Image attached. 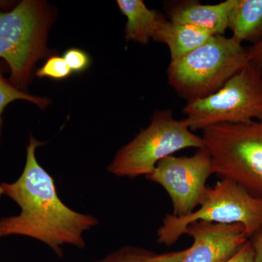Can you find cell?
<instances>
[{"label":"cell","instance_id":"10","mask_svg":"<svg viewBox=\"0 0 262 262\" xmlns=\"http://www.w3.org/2000/svg\"><path fill=\"white\" fill-rule=\"evenodd\" d=\"M236 0H226L215 5H203L198 1H181L168 7L169 20L211 33L224 35L228 29L229 15Z\"/></svg>","mask_w":262,"mask_h":262},{"label":"cell","instance_id":"7","mask_svg":"<svg viewBox=\"0 0 262 262\" xmlns=\"http://www.w3.org/2000/svg\"><path fill=\"white\" fill-rule=\"evenodd\" d=\"M184 121L192 131L262 119V76L251 63L215 94L188 102Z\"/></svg>","mask_w":262,"mask_h":262},{"label":"cell","instance_id":"11","mask_svg":"<svg viewBox=\"0 0 262 262\" xmlns=\"http://www.w3.org/2000/svg\"><path fill=\"white\" fill-rule=\"evenodd\" d=\"M213 36L203 29L173 23L164 17L153 39L166 45L171 61H175L203 46Z\"/></svg>","mask_w":262,"mask_h":262},{"label":"cell","instance_id":"15","mask_svg":"<svg viewBox=\"0 0 262 262\" xmlns=\"http://www.w3.org/2000/svg\"><path fill=\"white\" fill-rule=\"evenodd\" d=\"M16 100H25L34 103L38 107L44 110L51 103V100L47 98L33 96L28 93L23 92L12 83L9 79L3 75V69L0 67V146H1L2 129H3V114L5 108L9 103Z\"/></svg>","mask_w":262,"mask_h":262},{"label":"cell","instance_id":"2","mask_svg":"<svg viewBox=\"0 0 262 262\" xmlns=\"http://www.w3.org/2000/svg\"><path fill=\"white\" fill-rule=\"evenodd\" d=\"M54 17L51 5L41 0H23L0 11V58L9 67V80L23 92L37 62L52 54L47 41Z\"/></svg>","mask_w":262,"mask_h":262},{"label":"cell","instance_id":"8","mask_svg":"<svg viewBox=\"0 0 262 262\" xmlns=\"http://www.w3.org/2000/svg\"><path fill=\"white\" fill-rule=\"evenodd\" d=\"M212 172L211 156L206 147L191 157L164 158L146 178L164 188L172 202L173 214L184 217L199 206Z\"/></svg>","mask_w":262,"mask_h":262},{"label":"cell","instance_id":"17","mask_svg":"<svg viewBox=\"0 0 262 262\" xmlns=\"http://www.w3.org/2000/svg\"><path fill=\"white\" fill-rule=\"evenodd\" d=\"M63 58L72 72H82L87 70L91 63L90 57L85 52L78 48H71L65 52Z\"/></svg>","mask_w":262,"mask_h":262},{"label":"cell","instance_id":"4","mask_svg":"<svg viewBox=\"0 0 262 262\" xmlns=\"http://www.w3.org/2000/svg\"><path fill=\"white\" fill-rule=\"evenodd\" d=\"M203 131L212 172L262 198V119L244 124H220Z\"/></svg>","mask_w":262,"mask_h":262},{"label":"cell","instance_id":"18","mask_svg":"<svg viewBox=\"0 0 262 262\" xmlns=\"http://www.w3.org/2000/svg\"><path fill=\"white\" fill-rule=\"evenodd\" d=\"M223 262H256L251 239H248L234 256Z\"/></svg>","mask_w":262,"mask_h":262},{"label":"cell","instance_id":"5","mask_svg":"<svg viewBox=\"0 0 262 262\" xmlns=\"http://www.w3.org/2000/svg\"><path fill=\"white\" fill-rule=\"evenodd\" d=\"M198 210L184 217L167 213L157 231L158 244L170 246L184 234L186 227L198 221L218 224H239L249 238L262 229V198L254 196L229 179L207 187Z\"/></svg>","mask_w":262,"mask_h":262},{"label":"cell","instance_id":"9","mask_svg":"<svg viewBox=\"0 0 262 262\" xmlns=\"http://www.w3.org/2000/svg\"><path fill=\"white\" fill-rule=\"evenodd\" d=\"M193 244L182 262H223L249 239L244 226L198 221L186 227Z\"/></svg>","mask_w":262,"mask_h":262},{"label":"cell","instance_id":"13","mask_svg":"<svg viewBox=\"0 0 262 262\" xmlns=\"http://www.w3.org/2000/svg\"><path fill=\"white\" fill-rule=\"evenodd\" d=\"M228 29L241 43L262 40V0H236L229 15Z\"/></svg>","mask_w":262,"mask_h":262},{"label":"cell","instance_id":"20","mask_svg":"<svg viewBox=\"0 0 262 262\" xmlns=\"http://www.w3.org/2000/svg\"><path fill=\"white\" fill-rule=\"evenodd\" d=\"M251 243L256 262H262V229L251 237Z\"/></svg>","mask_w":262,"mask_h":262},{"label":"cell","instance_id":"3","mask_svg":"<svg viewBox=\"0 0 262 262\" xmlns=\"http://www.w3.org/2000/svg\"><path fill=\"white\" fill-rule=\"evenodd\" d=\"M249 63L247 49L234 38L213 36L208 42L170 61L168 83L188 102L220 91Z\"/></svg>","mask_w":262,"mask_h":262},{"label":"cell","instance_id":"12","mask_svg":"<svg viewBox=\"0 0 262 262\" xmlns=\"http://www.w3.org/2000/svg\"><path fill=\"white\" fill-rule=\"evenodd\" d=\"M122 14L127 18L125 39L146 45L154 39L164 18L155 10L149 9L142 0H117Z\"/></svg>","mask_w":262,"mask_h":262},{"label":"cell","instance_id":"21","mask_svg":"<svg viewBox=\"0 0 262 262\" xmlns=\"http://www.w3.org/2000/svg\"><path fill=\"white\" fill-rule=\"evenodd\" d=\"M15 2L0 0V11H4L5 8H10L15 5Z\"/></svg>","mask_w":262,"mask_h":262},{"label":"cell","instance_id":"1","mask_svg":"<svg viewBox=\"0 0 262 262\" xmlns=\"http://www.w3.org/2000/svg\"><path fill=\"white\" fill-rule=\"evenodd\" d=\"M45 144L31 134L21 175L14 182L0 183V198H9L20 208L19 214L0 219V238L18 235L37 239L62 258L64 246L86 247L84 234L99 220L74 211L60 199L54 179L36 158V150Z\"/></svg>","mask_w":262,"mask_h":262},{"label":"cell","instance_id":"6","mask_svg":"<svg viewBox=\"0 0 262 262\" xmlns=\"http://www.w3.org/2000/svg\"><path fill=\"white\" fill-rule=\"evenodd\" d=\"M205 147L184 120L174 118L170 110L155 112L149 126L117 151L108 165V173L119 178L148 177L164 158L187 148Z\"/></svg>","mask_w":262,"mask_h":262},{"label":"cell","instance_id":"14","mask_svg":"<svg viewBox=\"0 0 262 262\" xmlns=\"http://www.w3.org/2000/svg\"><path fill=\"white\" fill-rule=\"evenodd\" d=\"M189 248L173 252L157 253L145 248L126 246L93 262H182Z\"/></svg>","mask_w":262,"mask_h":262},{"label":"cell","instance_id":"16","mask_svg":"<svg viewBox=\"0 0 262 262\" xmlns=\"http://www.w3.org/2000/svg\"><path fill=\"white\" fill-rule=\"evenodd\" d=\"M72 73L63 57L51 56L45 64L36 72L39 77H49L54 80H63Z\"/></svg>","mask_w":262,"mask_h":262},{"label":"cell","instance_id":"19","mask_svg":"<svg viewBox=\"0 0 262 262\" xmlns=\"http://www.w3.org/2000/svg\"><path fill=\"white\" fill-rule=\"evenodd\" d=\"M248 60L262 76V40L247 49Z\"/></svg>","mask_w":262,"mask_h":262}]
</instances>
